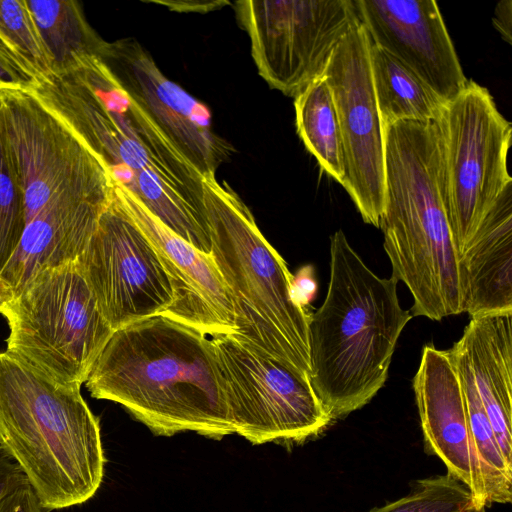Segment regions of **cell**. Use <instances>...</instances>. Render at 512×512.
I'll return each instance as SVG.
<instances>
[{
	"mask_svg": "<svg viewBox=\"0 0 512 512\" xmlns=\"http://www.w3.org/2000/svg\"><path fill=\"white\" fill-rule=\"evenodd\" d=\"M29 91L100 159L115 185L174 234L211 255L203 177L101 57L39 78Z\"/></svg>",
	"mask_w": 512,
	"mask_h": 512,
	"instance_id": "cell-1",
	"label": "cell"
},
{
	"mask_svg": "<svg viewBox=\"0 0 512 512\" xmlns=\"http://www.w3.org/2000/svg\"><path fill=\"white\" fill-rule=\"evenodd\" d=\"M85 385L156 435L192 431L220 440L234 433L212 340L162 315L114 331Z\"/></svg>",
	"mask_w": 512,
	"mask_h": 512,
	"instance_id": "cell-2",
	"label": "cell"
},
{
	"mask_svg": "<svg viewBox=\"0 0 512 512\" xmlns=\"http://www.w3.org/2000/svg\"><path fill=\"white\" fill-rule=\"evenodd\" d=\"M398 280L374 273L342 230L330 238V278L309 318V381L334 422L368 404L384 386L410 311Z\"/></svg>",
	"mask_w": 512,
	"mask_h": 512,
	"instance_id": "cell-3",
	"label": "cell"
},
{
	"mask_svg": "<svg viewBox=\"0 0 512 512\" xmlns=\"http://www.w3.org/2000/svg\"><path fill=\"white\" fill-rule=\"evenodd\" d=\"M385 203L379 228L392 276L413 297L411 315L439 321L462 312L458 253L441 193L435 122L384 126Z\"/></svg>",
	"mask_w": 512,
	"mask_h": 512,
	"instance_id": "cell-4",
	"label": "cell"
},
{
	"mask_svg": "<svg viewBox=\"0 0 512 512\" xmlns=\"http://www.w3.org/2000/svg\"><path fill=\"white\" fill-rule=\"evenodd\" d=\"M0 444L46 512L85 503L103 481L100 422L81 386L56 382L7 351L0 352Z\"/></svg>",
	"mask_w": 512,
	"mask_h": 512,
	"instance_id": "cell-5",
	"label": "cell"
},
{
	"mask_svg": "<svg viewBox=\"0 0 512 512\" xmlns=\"http://www.w3.org/2000/svg\"><path fill=\"white\" fill-rule=\"evenodd\" d=\"M211 256L232 301L238 339L309 380L310 313L292 296L293 274L240 196L203 179Z\"/></svg>",
	"mask_w": 512,
	"mask_h": 512,
	"instance_id": "cell-6",
	"label": "cell"
},
{
	"mask_svg": "<svg viewBox=\"0 0 512 512\" xmlns=\"http://www.w3.org/2000/svg\"><path fill=\"white\" fill-rule=\"evenodd\" d=\"M0 314L6 351L66 385L85 383L114 333L76 261L38 271Z\"/></svg>",
	"mask_w": 512,
	"mask_h": 512,
	"instance_id": "cell-7",
	"label": "cell"
},
{
	"mask_svg": "<svg viewBox=\"0 0 512 512\" xmlns=\"http://www.w3.org/2000/svg\"><path fill=\"white\" fill-rule=\"evenodd\" d=\"M441 193L457 253L512 178L507 169L512 126L485 87L468 80L434 121Z\"/></svg>",
	"mask_w": 512,
	"mask_h": 512,
	"instance_id": "cell-8",
	"label": "cell"
},
{
	"mask_svg": "<svg viewBox=\"0 0 512 512\" xmlns=\"http://www.w3.org/2000/svg\"><path fill=\"white\" fill-rule=\"evenodd\" d=\"M0 141L26 223L60 197L112 194L113 180L100 159L29 90L0 89Z\"/></svg>",
	"mask_w": 512,
	"mask_h": 512,
	"instance_id": "cell-9",
	"label": "cell"
},
{
	"mask_svg": "<svg viewBox=\"0 0 512 512\" xmlns=\"http://www.w3.org/2000/svg\"><path fill=\"white\" fill-rule=\"evenodd\" d=\"M234 433L252 444H302L332 419L310 381L234 334L212 338Z\"/></svg>",
	"mask_w": 512,
	"mask_h": 512,
	"instance_id": "cell-10",
	"label": "cell"
},
{
	"mask_svg": "<svg viewBox=\"0 0 512 512\" xmlns=\"http://www.w3.org/2000/svg\"><path fill=\"white\" fill-rule=\"evenodd\" d=\"M234 10L259 75L293 98L323 76L335 47L359 21L354 0H242Z\"/></svg>",
	"mask_w": 512,
	"mask_h": 512,
	"instance_id": "cell-11",
	"label": "cell"
},
{
	"mask_svg": "<svg viewBox=\"0 0 512 512\" xmlns=\"http://www.w3.org/2000/svg\"><path fill=\"white\" fill-rule=\"evenodd\" d=\"M76 264L113 331L172 305V286L152 243L114 194Z\"/></svg>",
	"mask_w": 512,
	"mask_h": 512,
	"instance_id": "cell-12",
	"label": "cell"
},
{
	"mask_svg": "<svg viewBox=\"0 0 512 512\" xmlns=\"http://www.w3.org/2000/svg\"><path fill=\"white\" fill-rule=\"evenodd\" d=\"M371 41L359 20L335 47L325 78L344 151L342 186L363 221L379 228L385 203V137L370 66Z\"/></svg>",
	"mask_w": 512,
	"mask_h": 512,
	"instance_id": "cell-13",
	"label": "cell"
},
{
	"mask_svg": "<svg viewBox=\"0 0 512 512\" xmlns=\"http://www.w3.org/2000/svg\"><path fill=\"white\" fill-rule=\"evenodd\" d=\"M101 58L203 179L216 177L233 148L214 132L208 107L167 78L135 39L108 42Z\"/></svg>",
	"mask_w": 512,
	"mask_h": 512,
	"instance_id": "cell-14",
	"label": "cell"
},
{
	"mask_svg": "<svg viewBox=\"0 0 512 512\" xmlns=\"http://www.w3.org/2000/svg\"><path fill=\"white\" fill-rule=\"evenodd\" d=\"M372 44L415 73L444 102L468 79L434 0H354Z\"/></svg>",
	"mask_w": 512,
	"mask_h": 512,
	"instance_id": "cell-15",
	"label": "cell"
},
{
	"mask_svg": "<svg viewBox=\"0 0 512 512\" xmlns=\"http://www.w3.org/2000/svg\"><path fill=\"white\" fill-rule=\"evenodd\" d=\"M113 194L150 240L168 275L173 302L162 316L213 338L235 334L232 301L212 256L170 231L126 190L114 184Z\"/></svg>",
	"mask_w": 512,
	"mask_h": 512,
	"instance_id": "cell-16",
	"label": "cell"
},
{
	"mask_svg": "<svg viewBox=\"0 0 512 512\" xmlns=\"http://www.w3.org/2000/svg\"><path fill=\"white\" fill-rule=\"evenodd\" d=\"M426 450L472 493L475 508L487 507L480 465L469 431L464 395L447 350L423 347L413 378Z\"/></svg>",
	"mask_w": 512,
	"mask_h": 512,
	"instance_id": "cell-17",
	"label": "cell"
},
{
	"mask_svg": "<svg viewBox=\"0 0 512 512\" xmlns=\"http://www.w3.org/2000/svg\"><path fill=\"white\" fill-rule=\"evenodd\" d=\"M111 198L63 196L27 222L14 255L0 274L14 295L38 271L77 261Z\"/></svg>",
	"mask_w": 512,
	"mask_h": 512,
	"instance_id": "cell-18",
	"label": "cell"
},
{
	"mask_svg": "<svg viewBox=\"0 0 512 512\" xmlns=\"http://www.w3.org/2000/svg\"><path fill=\"white\" fill-rule=\"evenodd\" d=\"M462 312H512V183L485 213L458 255Z\"/></svg>",
	"mask_w": 512,
	"mask_h": 512,
	"instance_id": "cell-19",
	"label": "cell"
},
{
	"mask_svg": "<svg viewBox=\"0 0 512 512\" xmlns=\"http://www.w3.org/2000/svg\"><path fill=\"white\" fill-rule=\"evenodd\" d=\"M453 346L470 367L500 450L512 466V312L471 318Z\"/></svg>",
	"mask_w": 512,
	"mask_h": 512,
	"instance_id": "cell-20",
	"label": "cell"
},
{
	"mask_svg": "<svg viewBox=\"0 0 512 512\" xmlns=\"http://www.w3.org/2000/svg\"><path fill=\"white\" fill-rule=\"evenodd\" d=\"M370 66L383 127L398 121L437 120L445 102L402 62L371 43Z\"/></svg>",
	"mask_w": 512,
	"mask_h": 512,
	"instance_id": "cell-21",
	"label": "cell"
},
{
	"mask_svg": "<svg viewBox=\"0 0 512 512\" xmlns=\"http://www.w3.org/2000/svg\"><path fill=\"white\" fill-rule=\"evenodd\" d=\"M26 3L52 59V72L70 70L87 58L104 55L108 42L89 25L77 1Z\"/></svg>",
	"mask_w": 512,
	"mask_h": 512,
	"instance_id": "cell-22",
	"label": "cell"
},
{
	"mask_svg": "<svg viewBox=\"0 0 512 512\" xmlns=\"http://www.w3.org/2000/svg\"><path fill=\"white\" fill-rule=\"evenodd\" d=\"M447 351L463 391L469 431L480 465L486 504L488 506L492 503H510L512 466L506 462L500 450L466 359L454 346Z\"/></svg>",
	"mask_w": 512,
	"mask_h": 512,
	"instance_id": "cell-23",
	"label": "cell"
},
{
	"mask_svg": "<svg viewBox=\"0 0 512 512\" xmlns=\"http://www.w3.org/2000/svg\"><path fill=\"white\" fill-rule=\"evenodd\" d=\"M297 133L320 168L339 184L346 169L338 117L330 88L322 76L294 98Z\"/></svg>",
	"mask_w": 512,
	"mask_h": 512,
	"instance_id": "cell-24",
	"label": "cell"
},
{
	"mask_svg": "<svg viewBox=\"0 0 512 512\" xmlns=\"http://www.w3.org/2000/svg\"><path fill=\"white\" fill-rule=\"evenodd\" d=\"M0 43L36 80L52 73V59L26 0H0Z\"/></svg>",
	"mask_w": 512,
	"mask_h": 512,
	"instance_id": "cell-25",
	"label": "cell"
},
{
	"mask_svg": "<svg viewBox=\"0 0 512 512\" xmlns=\"http://www.w3.org/2000/svg\"><path fill=\"white\" fill-rule=\"evenodd\" d=\"M473 507L469 488L447 472L416 481L404 497L368 512H465Z\"/></svg>",
	"mask_w": 512,
	"mask_h": 512,
	"instance_id": "cell-26",
	"label": "cell"
},
{
	"mask_svg": "<svg viewBox=\"0 0 512 512\" xmlns=\"http://www.w3.org/2000/svg\"><path fill=\"white\" fill-rule=\"evenodd\" d=\"M25 225L23 197L0 141V274L14 255Z\"/></svg>",
	"mask_w": 512,
	"mask_h": 512,
	"instance_id": "cell-27",
	"label": "cell"
},
{
	"mask_svg": "<svg viewBox=\"0 0 512 512\" xmlns=\"http://www.w3.org/2000/svg\"><path fill=\"white\" fill-rule=\"evenodd\" d=\"M36 82L0 43V89H30Z\"/></svg>",
	"mask_w": 512,
	"mask_h": 512,
	"instance_id": "cell-28",
	"label": "cell"
},
{
	"mask_svg": "<svg viewBox=\"0 0 512 512\" xmlns=\"http://www.w3.org/2000/svg\"><path fill=\"white\" fill-rule=\"evenodd\" d=\"M26 484L21 467L0 444V501Z\"/></svg>",
	"mask_w": 512,
	"mask_h": 512,
	"instance_id": "cell-29",
	"label": "cell"
},
{
	"mask_svg": "<svg viewBox=\"0 0 512 512\" xmlns=\"http://www.w3.org/2000/svg\"><path fill=\"white\" fill-rule=\"evenodd\" d=\"M0 512H46L31 488L26 484L0 501Z\"/></svg>",
	"mask_w": 512,
	"mask_h": 512,
	"instance_id": "cell-30",
	"label": "cell"
},
{
	"mask_svg": "<svg viewBox=\"0 0 512 512\" xmlns=\"http://www.w3.org/2000/svg\"><path fill=\"white\" fill-rule=\"evenodd\" d=\"M316 291V282L311 266L302 267L292 278V296L297 304L307 309Z\"/></svg>",
	"mask_w": 512,
	"mask_h": 512,
	"instance_id": "cell-31",
	"label": "cell"
},
{
	"mask_svg": "<svg viewBox=\"0 0 512 512\" xmlns=\"http://www.w3.org/2000/svg\"><path fill=\"white\" fill-rule=\"evenodd\" d=\"M493 25L500 33L504 41L512 43V1L502 0L498 2L494 10Z\"/></svg>",
	"mask_w": 512,
	"mask_h": 512,
	"instance_id": "cell-32",
	"label": "cell"
},
{
	"mask_svg": "<svg viewBox=\"0 0 512 512\" xmlns=\"http://www.w3.org/2000/svg\"><path fill=\"white\" fill-rule=\"evenodd\" d=\"M171 10L206 13L229 4L227 1H155Z\"/></svg>",
	"mask_w": 512,
	"mask_h": 512,
	"instance_id": "cell-33",
	"label": "cell"
},
{
	"mask_svg": "<svg viewBox=\"0 0 512 512\" xmlns=\"http://www.w3.org/2000/svg\"><path fill=\"white\" fill-rule=\"evenodd\" d=\"M14 297L11 285L0 276V308Z\"/></svg>",
	"mask_w": 512,
	"mask_h": 512,
	"instance_id": "cell-34",
	"label": "cell"
},
{
	"mask_svg": "<svg viewBox=\"0 0 512 512\" xmlns=\"http://www.w3.org/2000/svg\"><path fill=\"white\" fill-rule=\"evenodd\" d=\"M465 512H486V508L485 507H482V508L473 507Z\"/></svg>",
	"mask_w": 512,
	"mask_h": 512,
	"instance_id": "cell-35",
	"label": "cell"
}]
</instances>
